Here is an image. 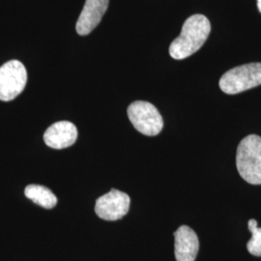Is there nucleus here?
Listing matches in <instances>:
<instances>
[{"mask_svg": "<svg viewBox=\"0 0 261 261\" xmlns=\"http://www.w3.org/2000/svg\"><path fill=\"white\" fill-rule=\"evenodd\" d=\"M210 32L211 23L205 16H191L184 22L181 34L171 43L169 55L176 60L193 56L204 45Z\"/></svg>", "mask_w": 261, "mask_h": 261, "instance_id": "1", "label": "nucleus"}, {"mask_svg": "<svg viewBox=\"0 0 261 261\" xmlns=\"http://www.w3.org/2000/svg\"><path fill=\"white\" fill-rule=\"evenodd\" d=\"M240 176L252 185L261 184V138L250 135L241 140L236 154Z\"/></svg>", "mask_w": 261, "mask_h": 261, "instance_id": "2", "label": "nucleus"}, {"mask_svg": "<svg viewBox=\"0 0 261 261\" xmlns=\"http://www.w3.org/2000/svg\"><path fill=\"white\" fill-rule=\"evenodd\" d=\"M261 84V63L238 66L227 71L220 80V88L233 95L252 89Z\"/></svg>", "mask_w": 261, "mask_h": 261, "instance_id": "3", "label": "nucleus"}, {"mask_svg": "<svg viewBox=\"0 0 261 261\" xmlns=\"http://www.w3.org/2000/svg\"><path fill=\"white\" fill-rule=\"evenodd\" d=\"M127 112L133 126L145 136H157L164 127L161 113L151 103L136 101L130 103Z\"/></svg>", "mask_w": 261, "mask_h": 261, "instance_id": "4", "label": "nucleus"}, {"mask_svg": "<svg viewBox=\"0 0 261 261\" xmlns=\"http://www.w3.org/2000/svg\"><path fill=\"white\" fill-rule=\"evenodd\" d=\"M28 72L19 60H11L0 67V100L9 102L21 93L27 85Z\"/></svg>", "mask_w": 261, "mask_h": 261, "instance_id": "5", "label": "nucleus"}, {"mask_svg": "<svg viewBox=\"0 0 261 261\" xmlns=\"http://www.w3.org/2000/svg\"><path fill=\"white\" fill-rule=\"evenodd\" d=\"M130 196L118 190L112 189L96 201L95 212L106 221L120 220L128 213L130 208Z\"/></svg>", "mask_w": 261, "mask_h": 261, "instance_id": "6", "label": "nucleus"}, {"mask_svg": "<svg viewBox=\"0 0 261 261\" xmlns=\"http://www.w3.org/2000/svg\"><path fill=\"white\" fill-rule=\"evenodd\" d=\"M110 0H86L84 9L76 21L77 34L85 36L91 33L103 19Z\"/></svg>", "mask_w": 261, "mask_h": 261, "instance_id": "7", "label": "nucleus"}, {"mask_svg": "<svg viewBox=\"0 0 261 261\" xmlns=\"http://www.w3.org/2000/svg\"><path fill=\"white\" fill-rule=\"evenodd\" d=\"M77 139V129L72 122H56L44 134V141L54 149H64L72 146Z\"/></svg>", "mask_w": 261, "mask_h": 261, "instance_id": "8", "label": "nucleus"}, {"mask_svg": "<svg viewBox=\"0 0 261 261\" xmlns=\"http://www.w3.org/2000/svg\"><path fill=\"white\" fill-rule=\"evenodd\" d=\"M174 253L177 261H195L199 249L196 232L189 226L182 225L174 232Z\"/></svg>", "mask_w": 261, "mask_h": 261, "instance_id": "9", "label": "nucleus"}, {"mask_svg": "<svg viewBox=\"0 0 261 261\" xmlns=\"http://www.w3.org/2000/svg\"><path fill=\"white\" fill-rule=\"evenodd\" d=\"M24 195L34 203L46 209H53L57 203L56 195L47 187L28 185L24 190Z\"/></svg>", "mask_w": 261, "mask_h": 261, "instance_id": "10", "label": "nucleus"}, {"mask_svg": "<svg viewBox=\"0 0 261 261\" xmlns=\"http://www.w3.org/2000/svg\"><path fill=\"white\" fill-rule=\"evenodd\" d=\"M248 227L252 232V238L247 244L248 251L254 256H261V228L257 226V222L254 219L249 221Z\"/></svg>", "mask_w": 261, "mask_h": 261, "instance_id": "11", "label": "nucleus"}, {"mask_svg": "<svg viewBox=\"0 0 261 261\" xmlns=\"http://www.w3.org/2000/svg\"><path fill=\"white\" fill-rule=\"evenodd\" d=\"M256 1H257V7H258V10L261 13V0H256Z\"/></svg>", "mask_w": 261, "mask_h": 261, "instance_id": "12", "label": "nucleus"}]
</instances>
